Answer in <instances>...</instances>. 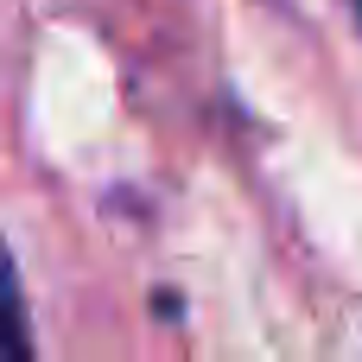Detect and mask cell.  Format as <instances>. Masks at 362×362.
I'll list each match as a JSON object with an SVG mask.
<instances>
[{
  "mask_svg": "<svg viewBox=\"0 0 362 362\" xmlns=\"http://www.w3.org/2000/svg\"><path fill=\"white\" fill-rule=\"evenodd\" d=\"M6 318H13V362H32V344H25V299H19V293H13V312H6Z\"/></svg>",
  "mask_w": 362,
  "mask_h": 362,
  "instance_id": "obj_1",
  "label": "cell"
},
{
  "mask_svg": "<svg viewBox=\"0 0 362 362\" xmlns=\"http://www.w3.org/2000/svg\"><path fill=\"white\" fill-rule=\"evenodd\" d=\"M356 13H362V0H356Z\"/></svg>",
  "mask_w": 362,
  "mask_h": 362,
  "instance_id": "obj_2",
  "label": "cell"
}]
</instances>
